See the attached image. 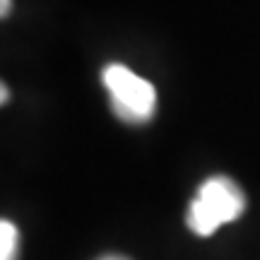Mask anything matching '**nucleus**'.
<instances>
[{
  "label": "nucleus",
  "mask_w": 260,
  "mask_h": 260,
  "mask_svg": "<svg viewBox=\"0 0 260 260\" xmlns=\"http://www.w3.org/2000/svg\"><path fill=\"white\" fill-rule=\"evenodd\" d=\"M10 8H12V0H3V8H0V15H3V17H8Z\"/></svg>",
  "instance_id": "nucleus-4"
},
{
  "label": "nucleus",
  "mask_w": 260,
  "mask_h": 260,
  "mask_svg": "<svg viewBox=\"0 0 260 260\" xmlns=\"http://www.w3.org/2000/svg\"><path fill=\"white\" fill-rule=\"evenodd\" d=\"M102 82L109 92L113 113L123 123L142 125L157 111V92L154 84L135 75L130 68L121 63H111L104 68Z\"/></svg>",
  "instance_id": "nucleus-2"
},
{
  "label": "nucleus",
  "mask_w": 260,
  "mask_h": 260,
  "mask_svg": "<svg viewBox=\"0 0 260 260\" xmlns=\"http://www.w3.org/2000/svg\"><path fill=\"white\" fill-rule=\"evenodd\" d=\"M19 248V234L17 226L8 219L0 222V260H15Z\"/></svg>",
  "instance_id": "nucleus-3"
},
{
  "label": "nucleus",
  "mask_w": 260,
  "mask_h": 260,
  "mask_svg": "<svg viewBox=\"0 0 260 260\" xmlns=\"http://www.w3.org/2000/svg\"><path fill=\"white\" fill-rule=\"evenodd\" d=\"M0 89H3V92H0V94H3V102H8V87H5V84H3V87H0Z\"/></svg>",
  "instance_id": "nucleus-6"
},
{
  "label": "nucleus",
  "mask_w": 260,
  "mask_h": 260,
  "mask_svg": "<svg viewBox=\"0 0 260 260\" xmlns=\"http://www.w3.org/2000/svg\"><path fill=\"white\" fill-rule=\"evenodd\" d=\"M246 210V195L229 176H212L198 188L195 200L188 207V229L198 236H210L222 224L239 219Z\"/></svg>",
  "instance_id": "nucleus-1"
},
{
  "label": "nucleus",
  "mask_w": 260,
  "mask_h": 260,
  "mask_svg": "<svg viewBox=\"0 0 260 260\" xmlns=\"http://www.w3.org/2000/svg\"><path fill=\"white\" fill-rule=\"evenodd\" d=\"M102 260H128V258H123V255H104Z\"/></svg>",
  "instance_id": "nucleus-5"
}]
</instances>
